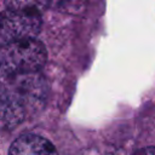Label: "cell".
<instances>
[{"mask_svg": "<svg viewBox=\"0 0 155 155\" xmlns=\"http://www.w3.org/2000/svg\"><path fill=\"white\" fill-rule=\"evenodd\" d=\"M133 155H155V147H149V148H143L138 151H136Z\"/></svg>", "mask_w": 155, "mask_h": 155, "instance_id": "cell-5", "label": "cell"}, {"mask_svg": "<svg viewBox=\"0 0 155 155\" xmlns=\"http://www.w3.org/2000/svg\"><path fill=\"white\" fill-rule=\"evenodd\" d=\"M8 155H58V153L46 138L38 134H24L12 143Z\"/></svg>", "mask_w": 155, "mask_h": 155, "instance_id": "cell-4", "label": "cell"}, {"mask_svg": "<svg viewBox=\"0 0 155 155\" xmlns=\"http://www.w3.org/2000/svg\"><path fill=\"white\" fill-rule=\"evenodd\" d=\"M0 12V46L35 39L41 28L39 10L31 4L13 2Z\"/></svg>", "mask_w": 155, "mask_h": 155, "instance_id": "cell-2", "label": "cell"}, {"mask_svg": "<svg viewBox=\"0 0 155 155\" xmlns=\"http://www.w3.org/2000/svg\"><path fill=\"white\" fill-rule=\"evenodd\" d=\"M46 59V48L36 39L11 44L2 47L0 52V63L22 71L40 73Z\"/></svg>", "mask_w": 155, "mask_h": 155, "instance_id": "cell-3", "label": "cell"}, {"mask_svg": "<svg viewBox=\"0 0 155 155\" xmlns=\"http://www.w3.org/2000/svg\"><path fill=\"white\" fill-rule=\"evenodd\" d=\"M47 85L40 73L22 71L0 63V104L15 119L41 108Z\"/></svg>", "mask_w": 155, "mask_h": 155, "instance_id": "cell-1", "label": "cell"}]
</instances>
